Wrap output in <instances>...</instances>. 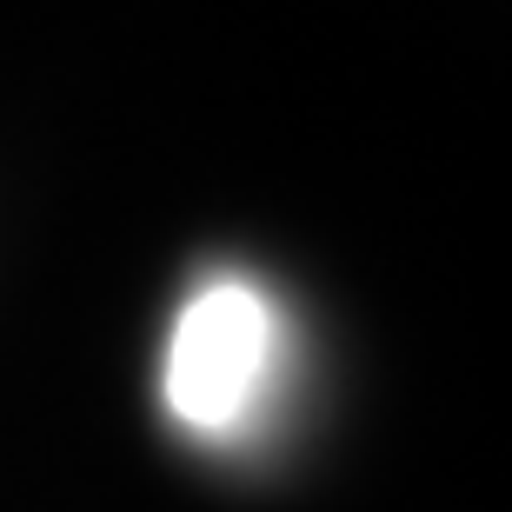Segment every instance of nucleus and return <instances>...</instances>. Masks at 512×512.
<instances>
[{"mask_svg":"<svg viewBox=\"0 0 512 512\" xmlns=\"http://www.w3.org/2000/svg\"><path fill=\"white\" fill-rule=\"evenodd\" d=\"M280 373V313L253 280L213 273L173 320L160 399L193 439H240Z\"/></svg>","mask_w":512,"mask_h":512,"instance_id":"1","label":"nucleus"}]
</instances>
